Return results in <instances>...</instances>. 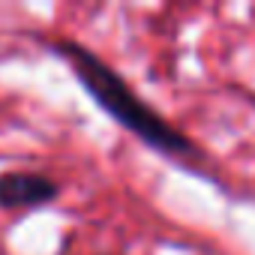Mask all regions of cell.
Returning a JSON list of instances; mask_svg holds the SVG:
<instances>
[{"label":"cell","mask_w":255,"mask_h":255,"mask_svg":"<svg viewBox=\"0 0 255 255\" xmlns=\"http://www.w3.org/2000/svg\"><path fill=\"white\" fill-rule=\"evenodd\" d=\"M48 198H54V183L42 174H30V171L0 174V204L3 207L42 204Z\"/></svg>","instance_id":"cell-2"},{"label":"cell","mask_w":255,"mask_h":255,"mask_svg":"<svg viewBox=\"0 0 255 255\" xmlns=\"http://www.w3.org/2000/svg\"><path fill=\"white\" fill-rule=\"evenodd\" d=\"M63 54L72 60L78 78L84 81V87L93 93V99L108 111L114 114L123 126H129V129L141 138H147L150 144L156 147H165V150H186L189 141L183 135H177L171 126H165L147 105H141L132 90L126 87L102 60H96L93 54H87L84 48L78 45H63Z\"/></svg>","instance_id":"cell-1"}]
</instances>
